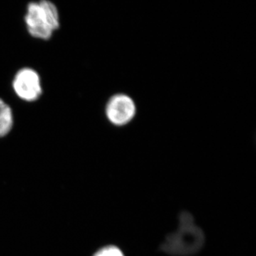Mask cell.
<instances>
[{
  "instance_id": "obj_2",
  "label": "cell",
  "mask_w": 256,
  "mask_h": 256,
  "mask_svg": "<svg viewBox=\"0 0 256 256\" xmlns=\"http://www.w3.org/2000/svg\"><path fill=\"white\" fill-rule=\"evenodd\" d=\"M204 242L201 229L194 223L188 213L182 214L178 232L170 234L162 245L164 252L172 255L186 256L198 252Z\"/></svg>"
},
{
  "instance_id": "obj_4",
  "label": "cell",
  "mask_w": 256,
  "mask_h": 256,
  "mask_svg": "<svg viewBox=\"0 0 256 256\" xmlns=\"http://www.w3.org/2000/svg\"><path fill=\"white\" fill-rule=\"evenodd\" d=\"M136 105L129 96L118 94L112 96L106 108V116L114 126H124L134 117Z\"/></svg>"
},
{
  "instance_id": "obj_1",
  "label": "cell",
  "mask_w": 256,
  "mask_h": 256,
  "mask_svg": "<svg viewBox=\"0 0 256 256\" xmlns=\"http://www.w3.org/2000/svg\"><path fill=\"white\" fill-rule=\"evenodd\" d=\"M25 24L34 38L48 40L60 26L58 8L50 0L32 2L26 6Z\"/></svg>"
},
{
  "instance_id": "obj_5",
  "label": "cell",
  "mask_w": 256,
  "mask_h": 256,
  "mask_svg": "<svg viewBox=\"0 0 256 256\" xmlns=\"http://www.w3.org/2000/svg\"><path fill=\"white\" fill-rule=\"evenodd\" d=\"M14 124V117L11 108L0 98V138L9 134Z\"/></svg>"
},
{
  "instance_id": "obj_6",
  "label": "cell",
  "mask_w": 256,
  "mask_h": 256,
  "mask_svg": "<svg viewBox=\"0 0 256 256\" xmlns=\"http://www.w3.org/2000/svg\"><path fill=\"white\" fill-rule=\"evenodd\" d=\"M94 256H124L118 248L110 246L100 249Z\"/></svg>"
},
{
  "instance_id": "obj_3",
  "label": "cell",
  "mask_w": 256,
  "mask_h": 256,
  "mask_svg": "<svg viewBox=\"0 0 256 256\" xmlns=\"http://www.w3.org/2000/svg\"><path fill=\"white\" fill-rule=\"evenodd\" d=\"M12 87L16 95L26 102H34L41 97V78L31 68L20 69L13 79Z\"/></svg>"
}]
</instances>
